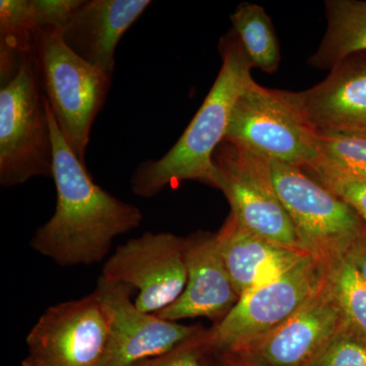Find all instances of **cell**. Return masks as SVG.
Wrapping results in <instances>:
<instances>
[{
  "mask_svg": "<svg viewBox=\"0 0 366 366\" xmlns=\"http://www.w3.org/2000/svg\"><path fill=\"white\" fill-rule=\"evenodd\" d=\"M53 143V180L57 203L49 220L34 233L31 247L59 267L104 261L113 240L139 227L141 209L122 201L92 179L60 132L47 100Z\"/></svg>",
  "mask_w": 366,
  "mask_h": 366,
  "instance_id": "1",
  "label": "cell"
},
{
  "mask_svg": "<svg viewBox=\"0 0 366 366\" xmlns=\"http://www.w3.org/2000/svg\"><path fill=\"white\" fill-rule=\"evenodd\" d=\"M219 50L222 66L182 136L163 157L144 161L134 170L131 185L136 196L149 199L184 180L216 189L214 155L225 139L236 101L254 81V67L232 31L221 39Z\"/></svg>",
  "mask_w": 366,
  "mask_h": 366,
  "instance_id": "2",
  "label": "cell"
},
{
  "mask_svg": "<svg viewBox=\"0 0 366 366\" xmlns=\"http://www.w3.org/2000/svg\"><path fill=\"white\" fill-rule=\"evenodd\" d=\"M61 32L57 29L38 31L34 40V64L62 136L86 165L92 127L104 105L112 76L72 52Z\"/></svg>",
  "mask_w": 366,
  "mask_h": 366,
  "instance_id": "3",
  "label": "cell"
},
{
  "mask_svg": "<svg viewBox=\"0 0 366 366\" xmlns=\"http://www.w3.org/2000/svg\"><path fill=\"white\" fill-rule=\"evenodd\" d=\"M315 136L300 92L273 90L254 81L236 101L224 142L303 169L317 159Z\"/></svg>",
  "mask_w": 366,
  "mask_h": 366,
  "instance_id": "4",
  "label": "cell"
},
{
  "mask_svg": "<svg viewBox=\"0 0 366 366\" xmlns=\"http://www.w3.org/2000/svg\"><path fill=\"white\" fill-rule=\"evenodd\" d=\"M39 177H53V143L32 56L0 86V184L13 187Z\"/></svg>",
  "mask_w": 366,
  "mask_h": 366,
  "instance_id": "5",
  "label": "cell"
},
{
  "mask_svg": "<svg viewBox=\"0 0 366 366\" xmlns=\"http://www.w3.org/2000/svg\"><path fill=\"white\" fill-rule=\"evenodd\" d=\"M326 264L307 254L274 279L244 293L219 324L207 330V354L235 352L290 319L322 286Z\"/></svg>",
  "mask_w": 366,
  "mask_h": 366,
  "instance_id": "6",
  "label": "cell"
},
{
  "mask_svg": "<svg viewBox=\"0 0 366 366\" xmlns=\"http://www.w3.org/2000/svg\"><path fill=\"white\" fill-rule=\"evenodd\" d=\"M277 192L303 249L324 262L345 257L366 223L345 201L302 168L271 162Z\"/></svg>",
  "mask_w": 366,
  "mask_h": 366,
  "instance_id": "7",
  "label": "cell"
},
{
  "mask_svg": "<svg viewBox=\"0 0 366 366\" xmlns=\"http://www.w3.org/2000/svg\"><path fill=\"white\" fill-rule=\"evenodd\" d=\"M213 161L216 189L227 199L230 214L259 237L285 249L307 252L277 192L269 160L223 142Z\"/></svg>",
  "mask_w": 366,
  "mask_h": 366,
  "instance_id": "8",
  "label": "cell"
},
{
  "mask_svg": "<svg viewBox=\"0 0 366 366\" xmlns=\"http://www.w3.org/2000/svg\"><path fill=\"white\" fill-rule=\"evenodd\" d=\"M107 340V315L92 292L43 312L26 336L21 366H100Z\"/></svg>",
  "mask_w": 366,
  "mask_h": 366,
  "instance_id": "9",
  "label": "cell"
},
{
  "mask_svg": "<svg viewBox=\"0 0 366 366\" xmlns=\"http://www.w3.org/2000/svg\"><path fill=\"white\" fill-rule=\"evenodd\" d=\"M185 238L170 232H146L119 245L103 266L101 277L137 291L134 305L157 314L182 295L187 281Z\"/></svg>",
  "mask_w": 366,
  "mask_h": 366,
  "instance_id": "10",
  "label": "cell"
},
{
  "mask_svg": "<svg viewBox=\"0 0 366 366\" xmlns=\"http://www.w3.org/2000/svg\"><path fill=\"white\" fill-rule=\"evenodd\" d=\"M134 289L100 276L94 295L108 319V340L100 366H129L172 350L204 331L141 312L132 301Z\"/></svg>",
  "mask_w": 366,
  "mask_h": 366,
  "instance_id": "11",
  "label": "cell"
},
{
  "mask_svg": "<svg viewBox=\"0 0 366 366\" xmlns=\"http://www.w3.org/2000/svg\"><path fill=\"white\" fill-rule=\"evenodd\" d=\"M342 331L341 308L325 273L319 290L290 319L229 353L242 354L264 366H302Z\"/></svg>",
  "mask_w": 366,
  "mask_h": 366,
  "instance_id": "12",
  "label": "cell"
},
{
  "mask_svg": "<svg viewBox=\"0 0 366 366\" xmlns=\"http://www.w3.org/2000/svg\"><path fill=\"white\" fill-rule=\"evenodd\" d=\"M187 281L182 295L157 312L164 320L179 322L206 317L219 324L232 310L239 295L225 268L216 233L199 231L185 238Z\"/></svg>",
  "mask_w": 366,
  "mask_h": 366,
  "instance_id": "13",
  "label": "cell"
},
{
  "mask_svg": "<svg viewBox=\"0 0 366 366\" xmlns=\"http://www.w3.org/2000/svg\"><path fill=\"white\" fill-rule=\"evenodd\" d=\"M151 4L150 0H83L62 30V39L81 59L112 76L118 43Z\"/></svg>",
  "mask_w": 366,
  "mask_h": 366,
  "instance_id": "14",
  "label": "cell"
},
{
  "mask_svg": "<svg viewBox=\"0 0 366 366\" xmlns=\"http://www.w3.org/2000/svg\"><path fill=\"white\" fill-rule=\"evenodd\" d=\"M300 96L317 132L366 137V60L349 57Z\"/></svg>",
  "mask_w": 366,
  "mask_h": 366,
  "instance_id": "15",
  "label": "cell"
},
{
  "mask_svg": "<svg viewBox=\"0 0 366 366\" xmlns=\"http://www.w3.org/2000/svg\"><path fill=\"white\" fill-rule=\"evenodd\" d=\"M216 238L224 264L239 297L310 254L279 247L259 237L232 214L216 233Z\"/></svg>",
  "mask_w": 366,
  "mask_h": 366,
  "instance_id": "16",
  "label": "cell"
},
{
  "mask_svg": "<svg viewBox=\"0 0 366 366\" xmlns=\"http://www.w3.org/2000/svg\"><path fill=\"white\" fill-rule=\"evenodd\" d=\"M326 34L308 62L331 71L344 60L366 52V1L327 0Z\"/></svg>",
  "mask_w": 366,
  "mask_h": 366,
  "instance_id": "17",
  "label": "cell"
},
{
  "mask_svg": "<svg viewBox=\"0 0 366 366\" xmlns=\"http://www.w3.org/2000/svg\"><path fill=\"white\" fill-rule=\"evenodd\" d=\"M38 31L30 0L0 1V85L9 83L32 59Z\"/></svg>",
  "mask_w": 366,
  "mask_h": 366,
  "instance_id": "18",
  "label": "cell"
},
{
  "mask_svg": "<svg viewBox=\"0 0 366 366\" xmlns=\"http://www.w3.org/2000/svg\"><path fill=\"white\" fill-rule=\"evenodd\" d=\"M232 32L252 67L274 74L280 64V45L273 23L259 4L243 2L230 16Z\"/></svg>",
  "mask_w": 366,
  "mask_h": 366,
  "instance_id": "19",
  "label": "cell"
},
{
  "mask_svg": "<svg viewBox=\"0 0 366 366\" xmlns=\"http://www.w3.org/2000/svg\"><path fill=\"white\" fill-rule=\"evenodd\" d=\"M317 159L310 167L312 177L366 180V137L317 132Z\"/></svg>",
  "mask_w": 366,
  "mask_h": 366,
  "instance_id": "20",
  "label": "cell"
},
{
  "mask_svg": "<svg viewBox=\"0 0 366 366\" xmlns=\"http://www.w3.org/2000/svg\"><path fill=\"white\" fill-rule=\"evenodd\" d=\"M343 317V332L366 345V280L347 257L325 262Z\"/></svg>",
  "mask_w": 366,
  "mask_h": 366,
  "instance_id": "21",
  "label": "cell"
},
{
  "mask_svg": "<svg viewBox=\"0 0 366 366\" xmlns=\"http://www.w3.org/2000/svg\"><path fill=\"white\" fill-rule=\"evenodd\" d=\"M302 366H366V345L342 331Z\"/></svg>",
  "mask_w": 366,
  "mask_h": 366,
  "instance_id": "22",
  "label": "cell"
},
{
  "mask_svg": "<svg viewBox=\"0 0 366 366\" xmlns=\"http://www.w3.org/2000/svg\"><path fill=\"white\" fill-rule=\"evenodd\" d=\"M204 329L194 338L155 357L139 361L129 366H202L208 356L204 344Z\"/></svg>",
  "mask_w": 366,
  "mask_h": 366,
  "instance_id": "23",
  "label": "cell"
},
{
  "mask_svg": "<svg viewBox=\"0 0 366 366\" xmlns=\"http://www.w3.org/2000/svg\"><path fill=\"white\" fill-rule=\"evenodd\" d=\"M81 4L83 0H30L34 20L38 30H64L72 14Z\"/></svg>",
  "mask_w": 366,
  "mask_h": 366,
  "instance_id": "24",
  "label": "cell"
},
{
  "mask_svg": "<svg viewBox=\"0 0 366 366\" xmlns=\"http://www.w3.org/2000/svg\"><path fill=\"white\" fill-rule=\"evenodd\" d=\"M317 182L350 204L366 223V180L322 178Z\"/></svg>",
  "mask_w": 366,
  "mask_h": 366,
  "instance_id": "25",
  "label": "cell"
},
{
  "mask_svg": "<svg viewBox=\"0 0 366 366\" xmlns=\"http://www.w3.org/2000/svg\"><path fill=\"white\" fill-rule=\"evenodd\" d=\"M346 257L366 280V231L355 240Z\"/></svg>",
  "mask_w": 366,
  "mask_h": 366,
  "instance_id": "26",
  "label": "cell"
},
{
  "mask_svg": "<svg viewBox=\"0 0 366 366\" xmlns=\"http://www.w3.org/2000/svg\"><path fill=\"white\" fill-rule=\"evenodd\" d=\"M217 356L216 366H264L239 353H223Z\"/></svg>",
  "mask_w": 366,
  "mask_h": 366,
  "instance_id": "27",
  "label": "cell"
},
{
  "mask_svg": "<svg viewBox=\"0 0 366 366\" xmlns=\"http://www.w3.org/2000/svg\"><path fill=\"white\" fill-rule=\"evenodd\" d=\"M202 366H216L215 363L209 362L208 360H207V357L204 358L203 361V365Z\"/></svg>",
  "mask_w": 366,
  "mask_h": 366,
  "instance_id": "28",
  "label": "cell"
}]
</instances>
